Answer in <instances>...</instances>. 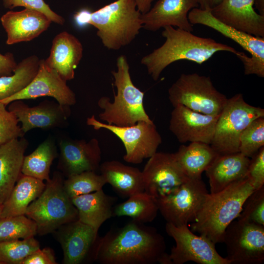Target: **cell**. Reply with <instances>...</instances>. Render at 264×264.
Instances as JSON below:
<instances>
[{
  "label": "cell",
  "instance_id": "e0dca14e",
  "mask_svg": "<svg viewBox=\"0 0 264 264\" xmlns=\"http://www.w3.org/2000/svg\"><path fill=\"white\" fill-rule=\"evenodd\" d=\"M51 97L60 104L70 107L76 103L73 91L54 69L48 67L44 59L40 60L36 76L29 84L20 92L0 101L6 106L17 100Z\"/></svg>",
  "mask_w": 264,
  "mask_h": 264
},
{
  "label": "cell",
  "instance_id": "74e56055",
  "mask_svg": "<svg viewBox=\"0 0 264 264\" xmlns=\"http://www.w3.org/2000/svg\"><path fill=\"white\" fill-rule=\"evenodd\" d=\"M6 107L0 102V147L25 134L16 116Z\"/></svg>",
  "mask_w": 264,
  "mask_h": 264
},
{
  "label": "cell",
  "instance_id": "83f0119b",
  "mask_svg": "<svg viewBox=\"0 0 264 264\" xmlns=\"http://www.w3.org/2000/svg\"><path fill=\"white\" fill-rule=\"evenodd\" d=\"M45 186L43 180L22 174L3 203L0 218L25 215L29 205L41 195Z\"/></svg>",
  "mask_w": 264,
  "mask_h": 264
},
{
  "label": "cell",
  "instance_id": "6da1fadb",
  "mask_svg": "<svg viewBox=\"0 0 264 264\" xmlns=\"http://www.w3.org/2000/svg\"><path fill=\"white\" fill-rule=\"evenodd\" d=\"M165 251L164 238L155 228L132 220L98 237L91 259L101 264H154Z\"/></svg>",
  "mask_w": 264,
  "mask_h": 264
},
{
  "label": "cell",
  "instance_id": "8d00e7d4",
  "mask_svg": "<svg viewBox=\"0 0 264 264\" xmlns=\"http://www.w3.org/2000/svg\"><path fill=\"white\" fill-rule=\"evenodd\" d=\"M237 219L264 226V186L255 190L246 198Z\"/></svg>",
  "mask_w": 264,
  "mask_h": 264
},
{
  "label": "cell",
  "instance_id": "4fadbf2b",
  "mask_svg": "<svg viewBox=\"0 0 264 264\" xmlns=\"http://www.w3.org/2000/svg\"><path fill=\"white\" fill-rule=\"evenodd\" d=\"M231 264L264 262V226L237 220L226 227L223 237Z\"/></svg>",
  "mask_w": 264,
  "mask_h": 264
},
{
  "label": "cell",
  "instance_id": "7c38bea8",
  "mask_svg": "<svg viewBox=\"0 0 264 264\" xmlns=\"http://www.w3.org/2000/svg\"><path fill=\"white\" fill-rule=\"evenodd\" d=\"M165 229L176 242L168 254L169 264L190 261L199 264H231L218 253L214 243L203 235L195 234L188 224L175 226L167 222Z\"/></svg>",
  "mask_w": 264,
  "mask_h": 264
},
{
  "label": "cell",
  "instance_id": "1f68e13d",
  "mask_svg": "<svg viewBox=\"0 0 264 264\" xmlns=\"http://www.w3.org/2000/svg\"><path fill=\"white\" fill-rule=\"evenodd\" d=\"M40 60L36 55L28 56L19 63L10 75L0 77V101L25 88L37 73Z\"/></svg>",
  "mask_w": 264,
  "mask_h": 264
},
{
  "label": "cell",
  "instance_id": "277c9868",
  "mask_svg": "<svg viewBox=\"0 0 264 264\" xmlns=\"http://www.w3.org/2000/svg\"><path fill=\"white\" fill-rule=\"evenodd\" d=\"M141 15L134 0H116L93 12L82 10L75 19L95 27L103 45L117 50L131 44L139 34L143 28Z\"/></svg>",
  "mask_w": 264,
  "mask_h": 264
},
{
  "label": "cell",
  "instance_id": "ba28073f",
  "mask_svg": "<svg viewBox=\"0 0 264 264\" xmlns=\"http://www.w3.org/2000/svg\"><path fill=\"white\" fill-rule=\"evenodd\" d=\"M264 116V109L246 103L242 93L227 101L220 114L211 146L219 154L239 152L240 135L254 119Z\"/></svg>",
  "mask_w": 264,
  "mask_h": 264
},
{
  "label": "cell",
  "instance_id": "9a60e30c",
  "mask_svg": "<svg viewBox=\"0 0 264 264\" xmlns=\"http://www.w3.org/2000/svg\"><path fill=\"white\" fill-rule=\"evenodd\" d=\"M8 105V110L16 116L25 134L34 129L49 130L64 127L71 113L69 106L48 100L33 107L29 106L22 100L14 101Z\"/></svg>",
  "mask_w": 264,
  "mask_h": 264
},
{
  "label": "cell",
  "instance_id": "603a6c76",
  "mask_svg": "<svg viewBox=\"0 0 264 264\" xmlns=\"http://www.w3.org/2000/svg\"><path fill=\"white\" fill-rule=\"evenodd\" d=\"M81 42L66 31L58 34L53 39L49 56L44 60L49 68L55 70L66 81L74 78L75 69L83 57Z\"/></svg>",
  "mask_w": 264,
  "mask_h": 264
},
{
  "label": "cell",
  "instance_id": "4dcf8cb0",
  "mask_svg": "<svg viewBox=\"0 0 264 264\" xmlns=\"http://www.w3.org/2000/svg\"><path fill=\"white\" fill-rule=\"evenodd\" d=\"M128 199L116 205L113 215L127 216L142 223L153 221L157 216L158 206L156 199L143 191L133 195Z\"/></svg>",
  "mask_w": 264,
  "mask_h": 264
},
{
  "label": "cell",
  "instance_id": "ac0fdd59",
  "mask_svg": "<svg viewBox=\"0 0 264 264\" xmlns=\"http://www.w3.org/2000/svg\"><path fill=\"white\" fill-rule=\"evenodd\" d=\"M219 115L205 114L177 105L171 113L169 130L181 143L200 142L210 145Z\"/></svg>",
  "mask_w": 264,
  "mask_h": 264
},
{
  "label": "cell",
  "instance_id": "d590c367",
  "mask_svg": "<svg viewBox=\"0 0 264 264\" xmlns=\"http://www.w3.org/2000/svg\"><path fill=\"white\" fill-rule=\"evenodd\" d=\"M263 147H264V116L253 120L242 132L239 152L251 158Z\"/></svg>",
  "mask_w": 264,
  "mask_h": 264
},
{
  "label": "cell",
  "instance_id": "5b68a950",
  "mask_svg": "<svg viewBox=\"0 0 264 264\" xmlns=\"http://www.w3.org/2000/svg\"><path fill=\"white\" fill-rule=\"evenodd\" d=\"M117 70L111 71L117 93L112 102L107 96L98 101L102 110L99 119L109 125L124 127L133 125L139 121H153L144 107V92L133 84L130 73V66L125 55L116 60Z\"/></svg>",
  "mask_w": 264,
  "mask_h": 264
},
{
  "label": "cell",
  "instance_id": "f1b7e54d",
  "mask_svg": "<svg viewBox=\"0 0 264 264\" xmlns=\"http://www.w3.org/2000/svg\"><path fill=\"white\" fill-rule=\"evenodd\" d=\"M185 175L190 178H201V174L219 154L210 144L200 142L181 145L174 153Z\"/></svg>",
  "mask_w": 264,
  "mask_h": 264
},
{
  "label": "cell",
  "instance_id": "9c48e42d",
  "mask_svg": "<svg viewBox=\"0 0 264 264\" xmlns=\"http://www.w3.org/2000/svg\"><path fill=\"white\" fill-rule=\"evenodd\" d=\"M188 17L193 25L208 26L237 43L250 54L249 57L237 51L235 54L243 65L244 74L264 77V37L247 34L221 22L212 15L210 9L194 8L189 12Z\"/></svg>",
  "mask_w": 264,
  "mask_h": 264
},
{
  "label": "cell",
  "instance_id": "44dd1931",
  "mask_svg": "<svg viewBox=\"0 0 264 264\" xmlns=\"http://www.w3.org/2000/svg\"><path fill=\"white\" fill-rule=\"evenodd\" d=\"M253 6V0H221L210 10L221 22L247 34L264 37V16L258 13Z\"/></svg>",
  "mask_w": 264,
  "mask_h": 264
},
{
  "label": "cell",
  "instance_id": "ee69618b",
  "mask_svg": "<svg viewBox=\"0 0 264 264\" xmlns=\"http://www.w3.org/2000/svg\"><path fill=\"white\" fill-rule=\"evenodd\" d=\"M198 8L201 9H212L218 5L221 0H196Z\"/></svg>",
  "mask_w": 264,
  "mask_h": 264
},
{
  "label": "cell",
  "instance_id": "30bf717a",
  "mask_svg": "<svg viewBox=\"0 0 264 264\" xmlns=\"http://www.w3.org/2000/svg\"><path fill=\"white\" fill-rule=\"evenodd\" d=\"M87 123L94 129H106L117 136L122 142L126 154L124 160L138 164L157 152L162 138L154 122L139 121L129 126L109 125L97 120L94 115L87 119Z\"/></svg>",
  "mask_w": 264,
  "mask_h": 264
},
{
  "label": "cell",
  "instance_id": "4316f807",
  "mask_svg": "<svg viewBox=\"0 0 264 264\" xmlns=\"http://www.w3.org/2000/svg\"><path fill=\"white\" fill-rule=\"evenodd\" d=\"M99 170L107 183L123 197L144 191L142 173L137 168L110 160L101 164Z\"/></svg>",
  "mask_w": 264,
  "mask_h": 264
},
{
  "label": "cell",
  "instance_id": "f35d334b",
  "mask_svg": "<svg viewBox=\"0 0 264 264\" xmlns=\"http://www.w3.org/2000/svg\"><path fill=\"white\" fill-rule=\"evenodd\" d=\"M5 8L12 9L16 7L22 6L39 11L46 15L52 22L63 25L65 19L54 12L44 0H3Z\"/></svg>",
  "mask_w": 264,
  "mask_h": 264
},
{
  "label": "cell",
  "instance_id": "7bdbcfd3",
  "mask_svg": "<svg viewBox=\"0 0 264 264\" xmlns=\"http://www.w3.org/2000/svg\"><path fill=\"white\" fill-rule=\"evenodd\" d=\"M137 9L142 14L148 12L152 7V3L154 0H134Z\"/></svg>",
  "mask_w": 264,
  "mask_h": 264
},
{
  "label": "cell",
  "instance_id": "5bb4252c",
  "mask_svg": "<svg viewBox=\"0 0 264 264\" xmlns=\"http://www.w3.org/2000/svg\"><path fill=\"white\" fill-rule=\"evenodd\" d=\"M142 173L144 191L155 198L170 194L189 178L174 153L156 152L149 158Z\"/></svg>",
  "mask_w": 264,
  "mask_h": 264
},
{
  "label": "cell",
  "instance_id": "7a4b0ae2",
  "mask_svg": "<svg viewBox=\"0 0 264 264\" xmlns=\"http://www.w3.org/2000/svg\"><path fill=\"white\" fill-rule=\"evenodd\" d=\"M164 44L143 56L141 64L154 81H157L163 70L171 64L187 60L201 65L220 51L235 54L237 50L227 44L210 38L199 37L189 32L172 26L163 27Z\"/></svg>",
  "mask_w": 264,
  "mask_h": 264
},
{
  "label": "cell",
  "instance_id": "484cf974",
  "mask_svg": "<svg viewBox=\"0 0 264 264\" xmlns=\"http://www.w3.org/2000/svg\"><path fill=\"white\" fill-rule=\"evenodd\" d=\"M78 213V220L91 226L98 234L102 224L113 216L116 198L103 189L71 198Z\"/></svg>",
  "mask_w": 264,
  "mask_h": 264
},
{
  "label": "cell",
  "instance_id": "d6986e66",
  "mask_svg": "<svg viewBox=\"0 0 264 264\" xmlns=\"http://www.w3.org/2000/svg\"><path fill=\"white\" fill-rule=\"evenodd\" d=\"M53 233L63 251V263L80 264L90 257L98 237L93 229L78 220L62 225Z\"/></svg>",
  "mask_w": 264,
  "mask_h": 264
},
{
  "label": "cell",
  "instance_id": "f6af8a7d",
  "mask_svg": "<svg viewBox=\"0 0 264 264\" xmlns=\"http://www.w3.org/2000/svg\"><path fill=\"white\" fill-rule=\"evenodd\" d=\"M254 5L259 12V14L264 16V0H253Z\"/></svg>",
  "mask_w": 264,
  "mask_h": 264
},
{
  "label": "cell",
  "instance_id": "2e32d148",
  "mask_svg": "<svg viewBox=\"0 0 264 264\" xmlns=\"http://www.w3.org/2000/svg\"><path fill=\"white\" fill-rule=\"evenodd\" d=\"M58 168L66 177L86 171L96 172L101 161V150L98 140L88 141L65 137L58 144Z\"/></svg>",
  "mask_w": 264,
  "mask_h": 264
},
{
  "label": "cell",
  "instance_id": "52a82bcc",
  "mask_svg": "<svg viewBox=\"0 0 264 264\" xmlns=\"http://www.w3.org/2000/svg\"><path fill=\"white\" fill-rule=\"evenodd\" d=\"M173 107L183 105L205 114L219 115L228 98L214 87L209 76L197 73L181 74L168 89Z\"/></svg>",
  "mask_w": 264,
  "mask_h": 264
},
{
  "label": "cell",
  "instance_id": "ab89813d",
  "mask_svg": "<svg viewBox=\"0 0 264 264\" xmlns=\"http://www.w3.org/2000/svg\"><path fill=\"white\" fill-rule=\"evenodd\" d=\"M246 177L252 182L255 190L264 186V147L250 158Z\"/></svg>",
  "mask_w": 264,
  "mask_h": 264
},
{
  "label": "cell",
  "instance_id": "8fae6325",
  "mask_svg": "<svg viewBox=\"0 0 264 264\" xmlns=\"http://www.w3.org/2000/svg\"><path fill=\"white\" fill-rule=\"evenodd\" d=\"M208 193L201 178H189L170 194L156 199L167 222L181 226L196 220Z\"/></svg>",
  "mask_w": 264,
  "mask_h": 264
},
{
  "label": "cell",
  "instance_id": "7dc6e473",
  "mask_svg": "<svg viewBox=\"0 0 264 264\" xmlns=\"http://www.w3.org/2000/svg\"><path fill=\"white\" fill-rule=\"evenodd\" d=\"M0 264H1V263H0Z\"/></svg>",
  "mask_w": 264,
  "mask_h": 264
},
{
  "label": "cell",
  "instance_id": "e575fe53",
  "mask_svg": "<svg viewBox=\"0 0 264 264\" xmlns=\"http://www.w3.org/2000/svg\"><path fill=\"white\" fill-rule=\"evenodd\" d=\"M39 248V242L34 237L0 242V263L21 264L25 258Z\"/></svg>",
  "mask_w": 264,
  "mask_h": 264
},
{
  "label": "cell",
  "instance_id": "ffe728a7",
  "mask_svg": "<svg viewBox=\"0 0 264 264\" xmlns=\"http://www.w3.org/2000/svg\"><path fill=\"white\" fill-rule=\"evenodd\" d=\"M198 7L196 0H158L150 10L142 14L143 28L156 31L166 26H172L189 32L193 25L188 19L189 12Z\"/></svg>",
  "mask_w": 264,
  "mask_h": 264
},
{
  "label": "cell",
  "instance_id": "8992f818",
  "mask_svg": "<svg viewBox=\"0 0 264 264\" xmlns=\"http://www.w3.org/2000/svg\"><path fill=\"white\" fill-rule=\"evenodd\" d=\"M63 175L55 172L41 195L28 206L25 215L36 224L37 234L53 233L78 220V213L64 188Z\"/></svg>",
  "mask_w": 264,
  "mask_h": 264
},
{
  "label": "cell",
  "instance_id": "3957f363",
  "mask_svg": "<svg viewBox=\"0 0 264 264\" xmlns=\"http://www.w3.org/2000/svg\"><path fill=\"white\" fill-rule=\"evenodd\" d=\"M255 190L246 176L220 192L208 193L191 223L193 232L210 240L215 244L222 243L227 226L240 214L246 198Z\"/></svg>",
  "mask_w": 264,
  "mask_h": 264
},
{
  "label": "cell",
  "instance_id": "60d3db41",
  "mask_svg": "<svg viewBox=\"0 0 264 264\" xmlns=\"http://www.w3.org/2000/svg\"><path fill=\"white\" fill-rule=\"evenodd\" d=\"M54 252L49 247L37 250L25 258L21 264H56Z\"/></svg>",
  "mask_w": 264,
  "mask_h": 264
},
{
  "label": "cell",
  "instance_id": "836d02e7",
  "mask_svg": "<svg viewBox=\"0 0 264 264\" xmlns=\"http://www.w3.org/2000/svg\"><path fill=\"white\" fill-rule=\"evenodd\" d=\"M107 184L103 176L94 171H86L67 177L64 188L71 198L101 190Z\"/></svg>",
  "mask_w": 264,
  "mask_h": 264
},
{
  "label": "cell",
  "instance_id": "cb8c5ba5",
  "mask_svg": "<svg viewBox=\"0 0 264 264\" xmlns=\"http://www.w3.org/2000/svg\"><path fill=\"white\" fill-rule=\"evenodd\" d=\"M250 158L240 152L218 154L205 170L209 179L210 193L223 190L246 176Z\"/></svg>",
  "mask_w": 264,
  "mask_h": 264
},
{
  "label": "cell",
  "instance_id": "d4e9b609",
  "mask_svg": "<svg viewBox=\"0 0 264 264\" xmlns=\"http://www.w3.org/2000/svg\"><path fill=\"white\" fill-rule=\"evenodd\" d=\"M28 142L23 137L13 139L0 147V201L9 196L22 173Z\"/></svg>",
  "mask_w": 264,
  "mask_h": 264
},
{
  "label": "cell",
  "instance_id": "bcb514c9",
  "mask_svg": "<svg viewBox=\"0 0 264 264\" xmlns=\"http://www.w3.org/2000/svg\"><path fill=\"white\" fill-rule=\"evenodd\" d=\"M3 202L0 201V215H1V211L3 208Z\"/></svg>",
  "mask_w": 264,
  "mask_h": 264
},
{
  "label": "cell",
  "instance_id": "7402d4cb",
  "mask_svg": "<svg viewBox=\"0 0 264 264\" xmlns=\"http://www.w3.org/2000/svg\"><path fill=\"white\" fill-rule=\"evenodd\" d=\"M0 22L7 33L8 45L33 40L46 31L52 22L44 14L28 8L8 11L1 17Z\"/></svg>",
  "mask_w": 264,
  "mask_h": 264
},
{
  "label": "cell",
  "instance_id": "d6a6232c",
  "mask_svg": "<svg viewBox=\"0 0 264 264\" xmlns=\"http://www.w3.org/2000/svg\"><path fill=\"white\" fill-rule=\"evenodd\" d=\"M37 234L36 223L25 215L0 218V242L27 239Z\"/></svg>",
  "mask_w": 264,
  "mask_h": 264
},
{
  "label": "cell",
  "instance_id": "b9f144b4",
  "mask_svg": "<svg viewBox=\"0 0 264 264\" xmlns=\"http://www.w3.org/2000/svg\"><path fill=\"white\" fill-rule=\"evenodd\" d=\"M17 64L13 54L7 52L0 53V77L11 75L15 70Z\"/></svg>",
  "mask_w": 264,
  "mask_h": 264
},
{
  "label": "cell",
  "instance_id": "f546056e",
  "mask_svg": "<svg viewBox=\"0 0 264 264\" xmlns=\"http://www.w3.org/2000/svg\"><path fill=\"white\" fill-rule=\"evenodd\" d=\"M58 156L55 139L48 136L33 152L24 156L22 173L43 181H48L50 179L51 165Z\"/></svg>",
  "mask_w": 264,
  "mask_h": 264
}]
</instances>
